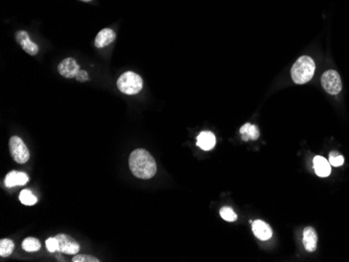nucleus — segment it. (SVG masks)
Here are the masks:
<instances>
[{
  "instance_id": "nucleus-16",
  "label": "nucleus",
  "mask_w": 349,
  "mask_h": 262,
  "mask_svg": "<svg viewBox=\"0 0 349 262\" xmlns=\"http://www.w3.org/2000/svg\"><path fill=\"white\" fill-rule=\"evenodd\" d=\"M22 249L26 252H37L41 249V243L35 237H27L22 241Z\"/></svg>"
},
{
  "instance_id": "nucleus-23",
  "label": "nucleus",
  "mask_w": 349,
  "mask_h": 262,
  "mask_svg": "<svg viewBox=\"0 0 349 262\" xmlns=\"http://www.w3.org/2000/svg\"><path fill=\"white\" fill-rule=\"evenodd\" d=\"M75 80L84 83V82H87L89 80V75H88V73L85 70L80 69L79 72L77 73V75H75Z\"/></svg>"
},
{
  "instance_id": "nucleus-1",
  "label": "nucleus",
  "mask_w": 349,
  "mask_h": 262,
  "mask_svg": "<svg viewBox=\"0 0 349 262\" xmlns=\"http://www.w3.org/2000/svg\"><path fill=\"white\" fill-rule=\"evenodd\" d=\"M129 166L132 174L142 180L153 178L157 172L155 159L151 153L142 148L135 149L131 152L129 158Z\"/></svg>"
},
{
  "instance_id": "nucleus-15",
  "label": "nucleus",
  "mask_w": 349,
  "mask_h": 262,
  "mask_svg": "<svg viewBox=\"0 0 349 262\" xmlns=\"http://www.w3.org/2000/svg\"><path fill=\"white\" fill-rule=\"evenodd\" d=\"M239 133L241 135V139L244 141L248 140H256L260 137V131L256 126L250 125V123H245L239 130Z\"/></svg>"
},
{
  "instance_id": "nucleus-24",
  "label": "nucleus",
  "mask_w": 349,
  "mask_h": 262,
  "mask_svg": "<svg viewBox=\"0 0 349 262\" xmlns=\"http://www.w3.org/2000/svg\"><path fill=\"white\" fill-rule=\"evenodd\" d=\"M81 2H84V3H89V2H91V0H81Z\"/></svg>"
},
{
  "instance_id": "nucleus-12",
  "label": "nucleus",
  "mask_w": 349,
  "mask_h": 262,
  "mask_svg": "<svg viewBox=\"0 0 349 262\" xmlns=\"http://www.w3.org/2000/svg\"><path fill=\"white\" fill-rule=\"evenodd\" d=\"M28 182V177L25 173L13 171L9 173L5 179L6 186L11 188L14 186H22Z\"/></svg>"
},
{
  "instance_id": "nucleus-13",
  "label": "nucleus",
  "mask_w": 349,
  "mask_h": 262,
  "mask_svg": "<svg viewBox=\"0 0 349 262\" xmlns=\"http://www.w3.org/2000/svg\"><path fill=\"white\" fill-rule=\"evenodd\" d=\"M196 145H198L200 148H202L203 150H210L216 146L217 143V139H216V136L214 135V133L205 131V132H201L200 135L196 137Z\"/></svg>"
},
{
  "instance_id": "nucleus-5",
  "label": "nucleus",
  "mask_w": 349,
  "mask_h": 262,
  "mask_svg": "<svg viewBox=\"0 0 349 262\" xmlns=\"http://www.w3.org/2000/svg\"><path fill=\"white\" fill-rule=\"evenodd\" d=\"M10 151L12 158L19 164L26 163L29 159V151L25 143L18 136H13L10 139Z\"/></svg>"
},
{
  "instance_id": "nucleus-8",
  "label": "nucleus",
  "mask_w": 349,
  "mask_h": 262,
  "mask_svg": "<svg viewBox=\"0 0 349 262\" xmlns=\"http://www.w3.org/2000/svg\"><path fill=\"white\" fill-rule=\"evenodd\" d=\"M16 40L20 44L22 49L30 56H36L39 51V47L36 43L29 39V35L24 30H19L16 34Z\"/></svg>"
},
{
  "instance_id": "nucleus-3",
  "label": "nucleus",
  "mask_w": 349,
  "mask_h": 262,
  "mask_svg": "<svg viewBox=\"0 0 349 262\" xmlns=\"http://www.w3.org/2000/svg\"><path fill=\"white\" fill-rule=\"evenodd\" d=\"M117 87L120 92L128 95H135L142 90L143 82L141 76L137 73L127 71L119 76Z\"/></svg>"
},
{
  "instance_id": "nucleus-20",
  "label": "nucleus",
  "mask_w": 349,
  "mask_h": 262,
  "mask_svg": "<svg viewBox=\"0 0 349 262\" xmlns=\"http://www.w3.org/2000/svg\"><path fill=\"white\" fill-rule=\"evenodd\" d=\"M328 161H329L330 165L338 167V166L343 165V163H344V157H343L342 155H340V153H339L338 151L333 150V151H331V152L329 153V160H328Z\"/></svg>"
},
{
  "instance_id": "nucleus-7",
  "label": "nucleus",
  "mask_w": 349,
  "mask_h": 262,
  "mask_svg": "<svg viewBox=\"0 0 349 262\" xmlns=\"http://www.w3.org/2000/svg\"><path fill=\"white\" fill-rule=\"evenodd\" d=\"M79 70L80 66L73 58H67L58 65L59 73L66 79L75 78V75H77Z\"/></svg>"
},
{
  "instance_id": "nucleus-9",
  "label": "nucleus",
  "mask_w": 349,
  "mask_h": 262,
  "mask_svg": "<svg viewBox=\"0 0 349 262\" xmlns=\"http://www.w3.org/2000/svg\"><path fill=\"white\" fill-rule=\"evenodd\" d=\"M252 231L254 235L261 240H269L273 235L272 229L270 228V226L260 220H257L252 223Z\"/></svg>"
},
{
  "instance_id": "nucleus-21",
  "label": "nucleus",
  "mask_w": 349,
  "mask_h": 262,
  "mask_svg": "<svg viewBox=\"0 0 349 262\" xmlns=\"http://www.w3.org/2000/svg\"><path fill=\"white\" fill-rule=\"evenodd\" d=\"M73 262H99V259L93 257V256H90V255H84V254H80V255H75L72 259Z\"/></svg>"
},
{
  "instance_id": "nucleus-22",
  "label": "nucleus",
  "mask_w": 349,
  "mask_h": 262,
  "mask_svg": "<svg viewBox=\"0 0 349 262\" xmlns=\"http://www.w3.org/2000/svg\"><path fill=\"white\" fill-rule=\"evenodd\" d=\"M45 244H46V249L51 252V253H54V252H57L59 251V243H58V240L56 237H51L46 240V242H45Z\"/></svg>"
},
{
  "instance_id": "nucleus-4",
  "label": "nucleus",
  "mask_w": 349,
  "mask_h": 262,
  "mask_svg": "<svg viewBox=\"0 0 349 262\" xmlns=\"http://www.w3.org/2000/svg\"><path fill=\"white\" fill-rule=\"evenodd\" d=\"M323 89L330 95H337L342 91L341 76L336 70H327L321 76Z\"/></svg>"
},
{
  "instance_id": "nucleus-18",
  "label": "nucleus",
  "mask_w": 349,
  "mask_h": 262,
  "mask_svg": "<svg viewBox=\"0 0 349 262\" xmlns=\"http://www.w3.org/2000/svg\"><path fill=\"white\" fill-rule=\"evenodd\" d=\"M19 199L23 205H26V206H33L38 201L37 197L32 193V191L28 190V189H24L20 192Z\"/></svg>"
},
{
  "instance_id": "nucleus-14",
  "label": "nucleus",
  "mask_w": 349,
  "mask_h": 262,
  "mask_svg": "<svg viewBox=\"0 0 349 262\" xmlns=\"http://www.w3.org/2000/svg\"><path fill=\"white\" fill-rule=\"evenodd\" d=\"M314 169L315 173L321 178H326L331 173L329 161L321 156H316L314 158Z\"/></svg>"
},
{
  "instance_id": "nucleus-11",
  "label": "nucleus",
  "mask_w": 349,
  "mask_h": 262,
  "mask_svg": "<svg viewBox=\"0 0 349 262\" xmlns=\"http://www.w3.org/2000/svg\"><path fill=\"white\" fill-rule=\"evenodd\" d=\"M116 38V34L111 28H104L96 35L94 44L97 48H104L110 45Z\"/></svg>"
},
{
  "instance_id": "nucleus-10",
  "label": "nucleus",
  "mask_w": 349,
  "mask_h": 262,
  "mask_svg": "<svg viewBox=\"0 0 349 262\" xmlns=\"http://www.w3.org/2000/svg\"><path fill=\"white\" fill-rule=\"evenodd\" d=\"M318 235L313 227H307L303 231V245L308 252H315L317 249Z\"/></svg>"
},
{
  "instance_id": "nucleus-6",
  "label": "nucleus",
  "mask_w": 349,
  "mask_h": 262,
  "mask_svg": "<svg viewBox=\"0 0 349 262\" xmlns=\"http://www.w3.org/2000/svg\"><path fill=\"white\" fill-rule=\"evenodd\" d=\"M59 243V252L68 255H77L80 252V244L66 234H58L56 236Z\"/></svg>"
},
{
  "instance_id": "nucleus-17",
  "label": "nucleus",
  "mask_w": 349,
  "mask_h": 262,
  "mask_svg": "<svg viewBox=\"0 0 349 262\" xmlns=\"http://www.w3.org/2000/svg\"><path fill=\"white\" fill-rule=\"evenodd\" d=\"M15 249V243L11 239H2L0 240V256L9 257Z\"/></svg>"
},
{
  "instance_id": "nucleus-19",
  "label": "nucleus",
  "mask_w": 349,
  "mask_h": 262,
  "mask_svg": "<svg viewBox=\"0 0 349 262\" xmlns=\"http://www.w3.org/2000/svg\"><path fill=\"white\" fill-rule=\"evenodd\" d=\"M220 214L223 220L227 221V222H235L237 220V215L235 214V212L229 208V207H223L220 210Z\"/></svg>"
},
{
  "instance_id": "nucleus-2",
  "label": "nucleus",
  "mask_w": 349,
  "mask_h": 262,
  "mask_svg": "<svg viewBox=\"0 0 349 262\" xmlns=\"http://www.w3.org/2000/svg\"><path fill=\"white\" fill-rule=\"evenodd\" d=\"M315 70L316 65L314 60L311 57L303 56L295 62V64L292 67V79L298 85L306 84L313 79Z\"/></svg>"
}]
</instances>
